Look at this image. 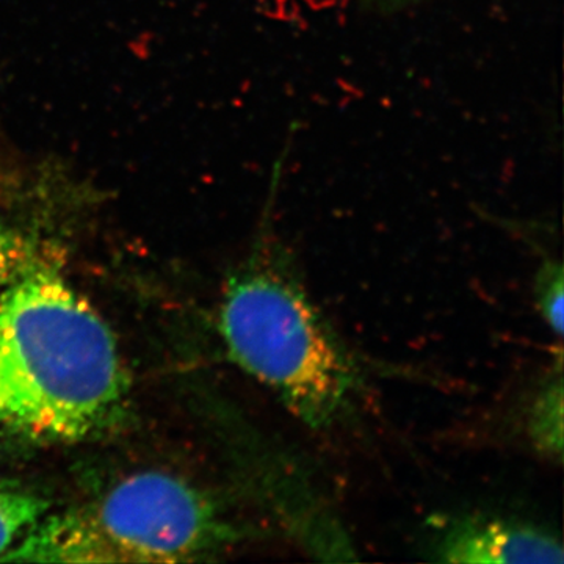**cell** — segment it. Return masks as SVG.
I'll return each instance as SVG.
<instances>
[{
  "instance_id": "1",
  "label": "cell",
  "mask_w": 564,
  "mask_h": 564,
  "mask_svg": "<svg viewBox=\"0 0 564 564\" xmlns=\"http://www.w3.org/2000/svg\"><path fill=\"white\" fill-rule=\"evenodd\" d=\"M0 291V447L95 440L124 422L131 380L101 315L43 261Z\"/></svg>"
},
{
  "instance_id": "2",
  "label": "cell",
  "mask_w": 564,
  "mask_h": 564,
  "mask_svg": "<svg viewBox=\"0 0 564 564\" xmlns=\"http://www.w3.org/2000/svg\"><path fill=\"white\" fill-rule=\"evenodd\" d=\"M218 329L228 358L315 432L350 413L362 372L296 273L262 236L223 293Z\"/></svg>"
},
{
  "instance_id": "3",
  "label": "cell",
  "mask_w": 564,
  "mask_h": 564,
  "mask_svg": "<svg viewBox=\"0 0 564 564\" xmlns=\"http://www.w3.org/2000/svg\"><path fill=\"white\" fill-rule=\"evenodd\" d=\"M84 511L117 563L203 562L240 540L209 494L155 470L122 478Z\"/></svg>"
},
{
  "instance_id": "4",
  "label": "cell",
  "mask_w": 564,
  "mask_h": 564,
  "mask_svg": "<svg viewBox=\"0 0 564 564\" xmlns=\"http://www.w3.org/2000/svg\"><path fill=\"white\" fill-rule=\"evenodd\" d=\"M426 560L462 564L564 562L562 540L543 527L491 514L434 519L426 540Z\"/></svg>"
},
{
  "instance_id": "5",
  "label": "cell",
  "mask_w": 564,
  "mask_h": 564,
  "mask_svg": "<svg viewBox=\"0 0 564 564\" xmlns=\"http://www.w3.org/2000/svg\"><path fill=\"white\" fill-rule=\"evenodd\" d=\"M0 562L117 563L85 511L41 518Z\"/></svg>"
},
{
  "instance_id": "6",
  "label": "cell",
  "mask_w": 564,
  "mask_h": 564,
  "mask_svg": "<svg viewBox=\"0 0 564 564\" xmlns=\"http://www.w3.org/2000/svg\"><path fill=\"white\" fill-rule=\"evenodd\" d=\"M563 356L555 362L540 391L534 393L527 414L530 443L545 458L563 459Z\"/></svg>"
},
{
  "instance_id": "7",
  "label": "cell",
  "mask_w": 564,
  "mask_h": 564,
  "mask_svg": "<svg viewBox=\"0 0 564 564\" xmlns=\"http://www.w3.org/2000/svg\"><path fill=\"white\" fill-rule=\"evenodd\" d=\"M50 508L33 489L18 481L0 480V556L9 552Z\"/></svg>"
},
{
  "instance_id": "8",
  "label": "cell",
  "mask_w": 564,
  "mask_h": 564,
  "mask_svg": "<svg viewBox=\"0 0 564 564\" xmlns=\"http://www.w3.org/2000/svg\"><path fill=\"white\" fill-rule=\"evenodd\" d=\"M563 263L547 259L541 263L533 280V300L538 313L556 339L563 337Z\"/></svg>"
},
{
  "instance_id": "9",
  "label": "cell",
  "mask_w": 564,
  "mask_h": 564,
  "mask_svg": "<svg viewBox=\"0 0 564 564\" xmlns=\"http://www.w3.org/2000/svg\"><path fill=\"white\" fill-rule=\"evenodd\" d=\"M41 262L36 245L0 217V289Z\"/></svg>"
}]
</instances>
